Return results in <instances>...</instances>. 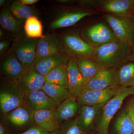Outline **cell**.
I'll use <instances>...</instances> for the list:
<instances>
[{
    "label": "cell",
    "instance_id": "cell-1",
    "mask_svg": "<svg viewBox=\"0 0 134 134\" xmlns=\"http://www.w3.org/2000/svg\"><path fill=\"white\" fill-rule=\"evenodd\" d=\"M132 47L118 40L94 48L92 59L104 68L118 70L129 62Z\"/></svg>",
    "mask_w": 134,
    "mask_h": 134
},
{
    "label": "cell",
    "instance_id": "cell-15",
    "mask_svg": "<svg viewBox=\"0 0 134 134\" xmlns=\"http://www.w3.org/2000/svg\"><path fill=\"white\" fill-rule=\"evenodd\" d=\"M16 83L25 93L41 90L45 83L44 77L34 67L24 70Z\"/></svg>",
    "mask_w": 134,
    "mask_h": 134
},
{
    "label": "cell",
    "instance_id": "cell-37",
    "mask_svg": "<svg viewBox=\"0 0 134 134\" xmlns=\"http://www.w3.org/2000/svg\"><path fill=\"white\" fill-rule=\"evenodd\" d=\"M126 108L130 116L131 117V119L132 120V122H133V125L134 126V113L133 111H132L130 108H129L128 107H126Z\"/></svg>",
    "mask_w": 134,
    "mask_h": 134
},
{
    "label": "cell",
    "instance_id": "cell-12",
    "mask_svg": "<svg viewBox=\"0 0 134 134\" xmlns=\"http://www.w3.org/2000/svg\"><path fill=\"white\" fill-rule=\"evenodd\" d=\"M118 84L117 70L105 68L86 83L83 91L103 90Z\"/></svg>",
    "mask_w": 134,
    "mask_h": 134
},
{
    "label": "cell",
    "instance_id": "cell-6",
    "mask_svg": "<svg viewBox=\"0 0 134 134\" xmlns=\"http://www.w3.org/2000/svg\"><path fill=\"white\" fill-rule=\"evenodd\" d=\"M25 103V93L17 83L10 80L5 82L0 92L1 112L7 114Z\"/></svg>",
    "mask_w": 134,
    "mask_h": 134
},
{
    "label": "cell",
    "instance_id": "cell-23",
    "mask_svg": "<svg viewBox=\"0 0 134 134\" xmlns=\"http://www.w3.org/2000/svg\"><path fill=\"white\" fill-rule=\"evenodd\" d=\"M111 133L133 134V125L126 108L121 111L115 119L112 127Z\"/></svg>",
    "mask_w": 134,
    "mask_h": 134
},
{
    "label": "cell",
    "instance_id": "cell-8",
    "mask_svg": "<svg viewBox=\"0 0 134 134\" xmlns=\"http://www.w3.org/2000/svg\"><path fill=\"white\" fill-rule=\"evenodd\" d=\"M122 87L118 84L103 90L83 91L77 100L81 106L104 105L117 95Z\"/></svg>",
    "mask_w": 134,
    "mask_h": 134
},
{
    "label": "cell",
    "instance_id": "cell-3",
    "mask_svg": "<svg viewBox=\"0 0 134 134\" xmlns=\"http://www.w3.org/2000/svg\"><path fill=\"white\" fill-rule=\"evenodd\" d=\"M134 94V88L122 86L117 95L105 103L101 108L96 122V134H109L111 120L129 96Z\"/></svg>",
    "mask_w": 134,
    "mask_h": 134
},
{
    "label": "cell",
    "instance_id": "cell-5",
    "mask_svg": "<svg viewBox=\"0 0 134 134\" xmlns=\"http://www.w3.org/2000/svg\"><path fill=\"white\" fill-rule=\"evenodd\" d=\"M79 32L82 38L94 48L119 40L107 23L103 22L86 26Z\"/></svg>",
    "mask_w": 134,
    "mask_h": 134
},
{
    "label": "cell",
    "instance_id": "cell-28",
    "mask_svg": "<svg viewBox=\"0 0 134 134\" xmlns=\"http://www.w3.org/2000/svg\"><path fill=\"white\" fill-rule=\"evenodd\" d=\"M118 83L121 86L134 88V62H128L117 70Z\"/></svg>",
    "mask_w": 134,
    "mask_h": 134
},
{
    "label": "cell",
    "instance_id": "cell-13",
    "mask_svg": "<svg viewBox=\"0 0 134 134\" xmlns=\"http://www.w3.org/2000/svg\"><path fill=\"white\" fill-rule=\"evenodd\" d=\"M104 105L81 106L76 118L83 134H89L95 130L99 114Z\"/></svg>",
    "mask_w": 134,
    "mask_h": 134
},
{
    "label": "cell",
    "instance_id": "cell-31",
    "mask_svg": "<svg viewBox=\"0 0 134 134\" xmlns=\"http://www.w3.org/2000/svg\"><path fill=\"white\" fill-rule=\"evenodd\" d=\"M55 132H50L43 131L38 127H32L19 134H54Z\"/></svg>",
    "mask_w": 134,
    "mask_h": 134
},
{
    "label": "cell",
    "instance_id": "cell-40",
    "mask_svg": "<svg viewBox=\"0 0 134 134\" xmlns=\"http://www.w3.org/2000/svg\"><path fill=\"white\" fill-rule=\"evenodd\" d=\"M3 35H4L3 34V31L1 29H0V37H1V38L2 37Z\"/></svg>",
    "mask_w": 134,
    "mask_h": 134
},
{
    "label": "cell",
    "instance_id": "cell-36",
    "mask_svg": "<svg viewBox=\"0 0 134 134\" xmlns=\"http://www.w3.org/2000/svg\"><path fill=\"white\" fill-rule=\"evenodd\" d=\"M129 62H134V41L132 47L131 53L129 59Z\"/></svg>",
    "mask_w": 134,
    "mask_h": 134
},
{
    "label": "cell",
    "instance_id": "cell-25",
    "mask_svg": "<svg viewBox=\"0 0 134 134\" xmlns=\"http://www.w3.org/2000/svg\"><path fill=\"white\" fill-rule=\"evenodd\" d=\"M58 106L71 97L68 89L55 84L45 83L41 89Z\"/></svg>",
    "mask_w": 134,
    "mask_h": 134
},
{
    "label": "cell",
    "instance_id": "cell-30",
    "mask_svg": "<svg viewBox=\"0 0 134 134\" xmlns=\"http://www.w3.org/2000/svg\"><path fill=\"white\" fill-rule=\"evenodd\" d=\"M60 134H83L76 117L62 123Z\"/></svg>",
    "mask_w": 134,
    "mask_h": 134
},
{
    "label": "cell",
    "instance_id": "cell-39",
    "mask_svg": "<svg viewBox=\"0 0 134 134\" xmlns=\"http://www.w3.org/2000/svg\"><path fill=\"white\" fill-rule=\"evenodd\" d=\"M0 134H6L5 129L1 123L0 125Z\"/></svg>",
    "mask_w": 134,
    "mask_h": 134
},
{
    "label": "cell",
    "instance_id": "cell-38",
    "mask_svg": "<svg viewBox=\"0 0 134 134\" xmlns=\"http://www.w3.org/2000/svg\"><path fill=\"white\" fill-rule=\"evenodd\" d=\"M129 19L134 32V14L129 18Z\"/></svg>",
    "mask_w": 134,
    "mask_h": 134
},
{
    "label": "cell",
    "instance_id": "cell-35",
    "mask_svg": "<svg viewBox=\"0 0 134 134\" xmlns=\"http://www.w3.org/2000/svg\"><path fill=\"white\" fill-rule=\"evenodd\" d=\"M134 113V98L130 100L126 106Z\"/></svg>",
    "mask_w": 134,
    "mask_h": 134
},
{
    "label": "cell",
    "instance_id": "cell-18",
    "mask_svg": "<svg viewBox=\"0 0 134 134\" xmlns=\"http://www.w3.org/2000/svg\"><path fill=\"white\" fill-rule=\"evenodd\" d=\"M25 103L35 111L55 110L57 105L41 90L25 93Z\"/></svg>",
    "mask_w": 134,
    "mask_h": 134
},
{
    "label": "cell",
    "instance_id": "cell-4",
    "mask_svg": "<svg viewBox=\"0 0 134 134\" xmlns=\"http://www.w3.org/2000/svg\"><path fill=\"white\" fill-rule=\"evenodd\" d=\"M38 39L21 34L15 39L9 51L8 54L15 55L18 59L24 70L34 67Z\"/></svg>",
    "mask_w": 134,
    "mask_h": 134
},
{
    "label": "cell",
    "instance_id": "cell-32",
    "mask_svg": "<svg viewBox=\"0 0 134 134\" xmlns=\"http://www.w3.org/2000/svg\"><path fill=\"white\" fill-rule=\"evenodd\" d=\"M10 45V42L8 40L6 39L1 40L0 41V54L1 55L7 50Z\"/></svg>",
    "mask_w": 134,
    "mask_h": 134
},
{
    "label": "cell",
    "instance_id": "cell-2",
    "mask_svg": "<svg viewBox=\"0 0 134 134\" xmlns=\"http://www.w3.org/2000/svg\"><path fill=\"white\" fill-rule=\"evenodd\" d=\"M81 8L105 12L121 18H130L134 14V0H81Z\"/></svg>",
    "mask_w": 134,
    "mask_h": 134
},
{
    "label": "cell",
    "instance_id": "cell-24",
    "mask_svg": "<svg viewBox=\"0 0 134 134\" xmlns=\"http://www.w3.org/2000/svg\"><path fill=\"white\" fill-rule=\"evenodd\" d=\"M24 21L17 19L10 12L9 8H3L0 13V24L2 28L14 34L20 33L22 23Z\"/></svg>",
    "mask_w": 134,
    "mask_h": 134
},
{
    "label": "cell",
    "instance_id": "cell-11",
    "mask_svg": "<svg viewBox=\"0 0 134 134\" xmlns=\"http://www.w3.org/2000/svg\"><path fill=\"white\" fill-rule=\"evenodd\" d=\"M97 12L83 8L70 9L63 10L50 24L52 30L73 26L81 19L97 14Z\"/></svg>",
    "mask_w": 134,
    "mask_h": 134
},
{
    "label": "cell",
    "instance_id": "cell-26",
    "mask_svg": "<svg viewBox=\"0 0 134 134\" xmlns=\"http://www.w3.org/2000/svg\"><path fill=\"white\" fill-rule=\"evenodd\" d=\"M9 8L10 12L17 19L24 22L29 18L37 16L38 14L36 8L23 5L20 1H13L10 4Z\"/></svg>",
    "mask_w": 134,
    "mask_h": 134
},
{
    "label": "cell",
    "instance_id": "cell-10",
    "mask_svg": "<svg viewBox=\"0 0 134 134\" xmlns=\"http://www.w3.org/2000/svg\"><path fill=\"white\" fill-rule=\"evenodd\" d=\"M104 19L119 40L132 46L134 41V32L129 18L119 17L106 14Z\"/></svg>",
    "mask_w": 134,
    "mask_h": 134
},
{
    "label": "cell",
    "instance_id": "cell-20",
    "mask_svg": "<svg viewBox=\"0 0 134 134\" xmlns=\"http://www.w3.org/2000/svg\"><path fill=\"white\" fill-rule=\"evenodd\" d=\"M74 58L86 84L99 72L106 68L88 56H77Z\"/></svg>",
    "mask_w": 134,
    "mask_h": 134
},
{
    "label": "cell",
    "instance_id": "cell-34",
    "mask_svg": "<svg viewBox=\"0 0 134 134\" xmlns=\"http://www.w3.org/2000/svg\"><path fill=\"white\" fill-rule=\"evenodd\" d=\"M11 1H7V0H1L0 1V7L3 8H7L8 5L12 3V2Z\"/></svg>",
    "mask_w": 134,
    "mask_h": 134
},
{
    "label": "cell",
    "instance_id": "cell-14",
    "mask_svg": "<svg viewBox=\"0 0 134 134\" xmlns=\"http://www.w3.org/2000/svg\"><path fill=\"white\" fill-rule=\"evenodd\" d=\"M70 58L66 52L53 54L35 60L34 67L40 74L45 76L56 68L66 66Z\"/></svg>",
    "mask_w": 134,
    "mask_h": 134
},
{
    "label": "cell",
    "instance_id": "cell-33",
    "mask_svg": "<svg viewBox=\"0 0 134 134\" xmlns=\"http://www.w3.org/2000/svg\"><path fill=\"white\" fill-rule=\"evenodd\" d=\"M20 2L23 5L29 6L32 5L38 2V0H20Z\"/></svg>",
    "mask_w": 134,
    "mask_h": 134
},
{
    "label": "cell",
    "instance_id": "cell-17",
    "mask_svg": "<svg viewBox=\"0 0 134 134\" xmlns=\"http://www.w3.org/2000/svg\"><path fill=\"white\" fill-rule=\"evenodd\" d=\"M34 122L37 127L46 132H55L59 128L60 124L56 117L55 110L35 111Z\"/></svg>",
    "mask_w": 134,
    "mask_h": 134
},
{
    "label": "cell",
    "instance_id": "cell-22",
    "mask_svg": "<svg viewBox=\"0 0 134 134\" xmlns=\"http://www.w3.org/2000/svg\"><path fill=\"white\" fill-rule=\"evenodd\" d=\"M34 112L25 103L6 114L9 122L15 126H21L34 121Z\"/></svg>",
    "mask_w": 134,
    "mask_h": 134
},
{
    "label": "cell",
    "instance_id": "cell-29",
    "mask_svg": "<svg viewBox=\"0 0 134 134\" xmlns=\"http://www.w3.org/2000/svg\"><path fill=\"white\" fill-rule=\"evenodd\" d=\"M24 30L25 35L30 38L39 39L44 36L43 25L36 16L30 17L25 20Z\"/></svg>",
    "mask_w": 134,
    "mask_h": 134
},
{
    "label": "cell",
    "instance_id": "cell-19",
    "mask_svg": "<svg viewBox=\"0 0 134 134\" xmlns=\"http://www.w3.org/2000/svg\"><path fill=\"white\" fill-rule=\"evenodd\" d=\"M81 107L76 98L71 97L58 106L55 109V113L60 125L65 121L76 118Z\"/></svg>",
    "mask_w": 134,
    "mask_h": 134
},
{
    "label": "cell",
    "instance_id": "cell-21",
    "mask_svg": "<svg viewBox=\"0 0 134 134\" xmlns=\"http://www.w3.org/2000/svg\"><path fill=\"white\" fill-rule=\"evenodd\" d=\"M3 73L10 80L17 82L24 71L21 63L16 56L8 54L2 62Z\"/></svg>",
    "mask_w": 134,
    "mask_h": 134
},
{
    "label": "cell",
    "instance_id": "cell-7",
    "mask_svg": "<svg viewBox=\"0 0 134 134\" xmlns=\"http://www.w3.org/2000/svg\"><path fill=\"white\" fill-rule=\"evenodd\" d=\"M62 36L65 52L71 58L86 56L92 58L94 48L82 38L79 31H71Z\"/></svg>",
    "mask_w": 134,
    "mask_h": 134
},
{
    "label": "cell",
    "instance_id": "cell-27",
    "mask_svg": "<svg viewBox=\"0 0 134 134\" xmlns=\"http://www.w3.org/2000/svg\"><path fill=\"white\" fill-rule=\"evenodd\" d=\"M44 77L45 83L55 84L68 88V75L67 65L56 68Z\"/></svg>",
    "mask_w": 134,
    "mask_h": 134
},
{
    "label": "cell",
    "instance_id": "cell-16",
    "mask_svg": "<svg viewBox=\"0 0 134 134\" xmlns=\"http://www.w3.org/2000/svg\"><path fill=\"white\" fill-rule=\"evenodd\" d=\"M67 66L68 75V89L70 96L77 98L83 91L86 83L74 58H70Z\"/></svg>",
    "mask_w": 134,
    "mask_h": 134
},
{
    "label": "cell",
    "instance_id": "cell-9",
    "mask_svg": "<svg viewBox=\"0 0 134 134\" xmlns=\"http://www.w3.org/2000/svg\"><path fill=\"white\" fill-rule=\"evenodd\" d=\"M65 52L62 36L56 33L47 34L38 40L35 60Z\"/></svg>",
    "mask_w": 134,
    "mask_h": 134
}]
</instances>
